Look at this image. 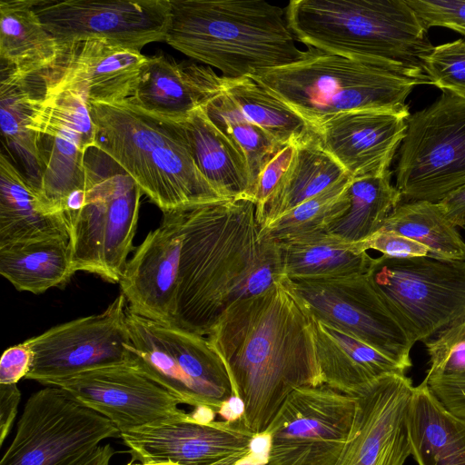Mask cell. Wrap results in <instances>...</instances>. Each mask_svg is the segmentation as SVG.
<instances>
[{
  "label": "cell",
  "instance_id": "obj_1",
  "mask_svg": "<svg viewBox=\"0 0 465 465\" xmlns=\"http://www.w3.org/2000/svg\"><path fill=\"white\" fill-rule=\"evenodd\" d=\"M206 337L230 374L246 425L257 436L265 433L293 390L324 384L314 316L287 279L231 305Z\"/></svg>",
  "mask_w": 465,
  "mask_h": 465
},
{
  "label": "cell",
  "instance_id": "obj_2",
  "mask_svg": "<svg viewBox=\"0 0 465 465\" xmlns=\"http://www.w3.org/2000/svg\"><path fill=\"white\" fill-rule=\"evenodd\" d=\"M261 231L249 198L184 208L174 325L207 336L231 305L286 279L278 242Z\"/></svg>",
  "mask_w": 465,
  "mask_h": 465
},
{
  "label": "cell",
  "instance_id": "obj_3",
  "mask_svg": "<svg viewBox=\"0 0 465 465\" xmlns=\"http://www.w3.org/2000/svg\"><path fill=\"white\" fill-rule=\"evenodd\" d=\"M164 41L226 78H252L306 54L285 8L262 0H170Z\"/></svg>",
  "mask_w": 465,
  "mask_h": 465
},
{
  "label": "cell",
  "instance_id": "obj_4",
  "mask_svg": "<svg viewBox=\"0 0 465 465\" xmlns=\"http://www.w3.org/2000/svg\"><path fill=\"white\" fill-rule=\"evenodd\" d=\"M285 12L295 39L309 47L388 65L430 84L423 60L433 45L406 0H292Z\"/></svg>",
  "mask_w": 465,
  "mask_h": 465
},
{
  "label": "cell",
  "instance_id": "obj_5",
  "mask_svg": "<svg viewBox=\"0 0 465 465\" xmlns=\"http://www.w3.org/2000/svg\"><path fill=\"white\" fill-rule=\"evenodd\" d=\"M87 105L94 146L116 162L163 213L223 198L198 170L180 123L127 100Z\"/></svg>",
  "mask_w": 465,
  "mask_h": 465
},
{
  "label": "cell",
  "instance_id": "obj_6",
  "mask_svg": "<svg viewBox=\"0 0 465 465\" xmlns=\"http://www.w3.org/2000/svg\"><path fill=\"white\" fill-rule=\"evenodd\" d=\"M252 78L312 130L348 112H386L408 118L406 99L420 84L391 66L312 47L302 59Z\"/></svg>",
  "mask_w": 465,
  "mask_h": 465
},
{
  "label": "cell",
  "instance_id": "obj_7",
  "mask_svg": "<svg viewBox=\"0 0 465 465\" xmlns=\"http://www.w3.org/2000/svg\"><path fill=\"white\" fill-rule=\"evenodd\" d=\"M133 362L182 404L220 413L234 397L230 374L206 336L127 309Z\"/></svg>",
  "mask_w": 465,
  "mask_h": 465
},
{
  "label": "cell",
  "instance_id": "obj_8",
  "mask_svg": "<svg viewBox=\"0 0 465 465\" xmlns=\"http://www.w3.org/2000/svg\"><path fill=\"white\" fill-rule=\"evenodd\" d=\"M367 275L413 344L465 315V261L381 255Z\"/></svg>",
  "mask_w": 465,
  "mask_h": 465
},
{
  "label": "cell",
  "instance_id": "obj_9",
  "mask_svg": "<svg viewBox=\"0 0 465 465\" xmlns=\"http://www.w3.org/2000/svg\"><path fill=\"white\" fill-rule=\"evenodd\" d=\"M407 124L395 187L402 202L439 203L465 185V98L443 92Z\"/></svg>",
  "mask_w": 465,
  "mask_h": 465
},
{
  "label": "cell",
  "instance_id": "obj_10",
  "mask_svg": "<svg viewBox=\"0 0 465 465\" xmlns=\"http://www.w3.org/2000/svg\"><path fill=\"white\" fill-rule=\"evenodd\" d=\"M120 434L67 391L47 386L27 399L0 465H64Z\"/></svg>",
  "mask_w": 465,
  "mask_h": 465
},
{
  "label": "cell",
  "instance_id": "obj_11",
  "mask_svg": "<svg viewBox=\"0 0 465 465\" xmlns=\"http://www.w3.org/2000/svg\"><path fill=\"white\" fill-rule=\"evenodd\" d=\"M356 397L326 384L293 390L272 420L264 465H335L348 440Z\"/></svg>",
  "mask_w": 465,
  "mask_h": 465
},
{
  "label": "cell",
  "instance_id": "obj_12",
  "mask_svg": "<svg viewBox=\"0 0 465 465\" xmlns=\"http://www.w3.org/2000/svg\"><path fill=\"white\" fill-rule=\"evenodd\" d=\"M31 129L42 173L39 195L50 212L63 214L65 199L85 189L84 155L95 144L87 103L74 91L46 85Z\"/></svg>",
  "mask_w": 465,
  "mask_h": 465
},
{
  "label": "cell",
  "instance_id": "obj_13",
  "mask_svg": "<svg viewBox=\"0 0 465 465\" xmlns=\"http://www.w3.org/2000/svg\"><path fill=\"white\" fill-rule=\"evenodd\" d=\"M121 293L101 313L54 326L25 342L33 362L25 379L47 385L81 371L133 361Z\"/></svg>",
  "mask_w": 465,
  "mask_h": 465
},
{
  "label": "cell",
  "instance_id": "obj_14",
  "mask_svg": "<svg viewBox=\"0 0 465 465\" xmlns=\"http://www.w3.org/2000/svg\"><path fill=\"white\" fill-rule=\"evenodd\" d=\"M33 9L60 50L79 42L105 39L141 52L152 42L165 40L170 0H33Z\"/></svg>",
  "mask_w": 465,
  "mask_h": 465
},
{
  "label": "cell",
  "instance_id": "obj_15",
  "mask_svg": "<svg viewBox=\"0 0 465 465\" xmlns=\"http://www.w3.org/2000/svg\"><path fill=\"white\" fill-rule=\"evenodd\" d=\"M314 318L346 331L382 352L406 371L414 345L389 311L367 273L329 280H288Z\"/></svg>",
  "mask_w": 465,
  "mask_h": 465
},
{
  "label": "cell",
  "instance_id": "obj_16",
  "mask_svg": "<svg viewBox=\"0 0 465 465\" xmlns=\"http://www.w3.org/2000/svg\"><path fill=\"white\" fill-rule=\"evenodd\" d=\"M109 419L121 431L187 419L181 401L143 373L133 361L91 369L50 381Z\"/></svg>",
  "mask_w": 465,
  "mask_h": 465
},
{
  "label": "cell",
  "instance_id": "obj_17",
  "mask_svg": "<svg viewBox=\"0 0 465 465\" xmlns=\"http://www.w3.org/2000/svg\"><path fill=\"white\" fill-rule=\"evenodd\" d=\"M414 387L405 374H386L356 395L352 425L335 465H403L411 455L409 415Z\"/></svg>",
  "mask_w": 465,
  "mask_h": 465
},
{
  "label": "cell",
  "instance_id": "obj_18",
  "mask_svg": "<svg viewBox=\"0 0 465 465\" xmlns=\"http://www.w3.org/2000/svg\"><path fill=\"white\" fill-rule=\"evenodd\" d=\"M256 436L242 416L203 421L192 413L184 420L144 425L120 434L131 462L179 465H209L237 452H250Z\"/></svg>",
  "mask_w": 465,
  "mask_h": 465
},
{
  "label": "cell",
  "instance_id": "obj_19",
  "mask_svg": "<svg viewBox=\"0 0 465 465\" xmlns=\"http://www.w3.org/2000/svg\"><path fill=\"white\" fill-rule=\"evenodd\" d=\"M184 209L163 213L127 261L119 282L128 310L142 317L173 324L177 306Z\"/></svg>",
  "mask_w": 465,
  "mask_h": 465
},
{
  "label": "cell",
  "instance_id": "obj_20",
  "mask_svg": "<svg viewBox=\"0 0 465 465\" xmlns=\"http://www.w3.org/2000/svg\"><path fill=\"white\" fill-rule=\"evenodd\" d=\"M147 58L105 39H91L60 50L54 65L43 74L47 86L74 91L86 103L116 104L133 95Z\"/></svg>",
  "mask_w": 465,
  "mask_h": 465
},
{
  "label": "cell",
  "instance_id": "obj_21",
  "mask_svg": "<svg viewBox=\"0 0 465 465\" xmlns=\"http://www.w3.org/2000/svg\"><path fill=\"white\" fill-rule=\"evenodd\" d=\"M407 119L386 112H348L313 131L323 150L353 179L391 172L407 133Z\"/></svg>",
  "mask_w": 465,
  "mask_h": 465
},
{
  "label": "cell",
  "instance_id": "obj_22",
  "mask_svg": "<svg viewBox=\"0 0 465 465\" xmlns=\"http://www.w3.org/2000/svg\"><path fill=\"white\" fill-rule=\"evenodd\" d=\"M223 87L224 77L210 66L156 54L147 58L133 95L126 100L147 113L181 123Z\"/></svg>",
  "mask_w": 465,
  "mask_h": 465
},
{
  "label": "cell",
  "instance_id": "obj_23",
  "mask_svg": "<svg viewBox=\"0 0 465 465\" xmlns=\"http://www.w3.org/2000/svg\"><path fill=\"white\" fill-rule=\"evenodd\" d=\"M314 340L324 384L341 392L355 396L381 376L406 372L375 348L316 318Z\"/></svg>",
  "mask_w": 465,
  "mask_h": 465
},
{
  "label": "cell",
  "instance_id": "obj_24",
  "mask_svg": "<svg viewBox=\"0 0 465 465\" xmlns=\"http://www.w3.org/2000/svg\"><path fill=\"white\" fill-rule=\"evenodd\" d=\"M0 124L3 142L19 159L25 177L40 193L41 165L31 126L45 94L43 73L25 75L1 64Z\"/></svg>",
  "mask_w": 465,
  "mask_h": 465
},
{
  "label": "cell",
  "instance_id": "obj_25",
  "mask_svg": "<svg viewBox=\"0 0 465 465\" xmlns=\"http://www.w3.org/2000/svg\"><path fill=\"white\" fill-rule=\"evenodd\" d=\"M49 237L70 238L64 215L50 212L39 193L1 153L0 246Z\"/></svg>",
  "mask_w": 465,
  "mask_h": 465
},
{
  "label": "cell",
  "instance_id": "obj_26",
  "mask_svg": "<svg viewBox=\"0 0 465 465\" xmlns=\"http://www.w3.org/2000/svg\"><path fill=\"white\" fill-rule=\"evenodd\" d=\"M320 145L315 133L294 144L291 164L256 215L262 230L301 203L350 178Z\"/></svg>",
  "mask_w": 465,
  "mask_h": 465
},
{
  "label": "cell",
  "instance_id": "obj_27",
  "mask_svg": "<svg viewBox=\"0 0 465 465\" xmlns=\"http://www.w3.org/2000/svg\"><path fill=\"white\" fill-rule=\"evenodd\" d=\"M116 163L95 146L84 155L85 203L70 231L74 271L104 278V239L113 172Z\"/></svg>",
  "mask_w": 465,
  "mask_h": 465
},
{
  "label": "cell",
  "instance_id": "obj_28",
  "mask_svg": "<svg viewBox=\"0 0 465 465\" xmlns=\"http://www.w3.org/2000/svg\"><path fill=\"white\" fill-rule=\"evenodd\" d=\"M409 430L418 465H465V420L450 411L424 380L414 387Z\"/></svg>",
  "mask_w": 465,
  "mask_h": 465
},
{
  "label": "cell",
  "instance_id": "obj_29",
  "mask_svg": "<svg viewBox=\"0 0 465 465\" xmlns=\"http://www.w3.org/2000/svg\"><path fill=\"white\" fill-rule=\"evenodd\" d=\"M180 124L198 170L221 196L252 199L250 173L241 149L211 122L202 108Z\"/></svg>",
  "mask_w": 465,
  "mask_h": 465
},
{
  "label": "cell",
  "instance_id": "obj_30",
  "mask_svg": "<svg viewBox=\"0 0 465 465\" xmlns=\"http://www.w3.org/2000/svg\"><path fill=\"white\" fill-rule=\"evenodd\" d=\"M277 242L284 276L293 282L365 274L373 260L359 242L328 232Z\"/></svg>",
  "mask_w": 465,
  "mask_h": 465
},
{
  "label": "cell",
  "instance_id": "obj_31",
  "mask_svg": "<svg viewBox=\"0 0 465 465\" xmlns=\"http://www.w3.org/2000/svg\"><path fill=\"white\" fill-rule=\"evenodd\" d=\"M59 46L33 9V0L0 1L1 64L25 75L52 68Z\"/></svg>",
  "mask_w": 465,
  "mask_h": 465
},
{
  "label": "cell",
  "instance_id": "obj_32",
  "mask_svg": "<svg viewBox=\"0 0 465 465\" xmlns=\"http://www.w3.org/2000/svg\"><path fill=\"white\" fill-rule=\"evenodd\" d=\"M74 272L68 237L0 246V273L20 292L43 293L64 285Z\"/></svg>",
  "mask_w": 465,
  "mask_h": 465
},
{
  "label": "cell",
  "instance_id": "obj_33",
  "mask_svg": "<svg viewBox=\"0 0 465 465\" xmlns=\"http://www.w3.org/2000/svg\"><path fill=\"white\" fill-rule=\"evenodd\" d=\"M143 193L135 181L116 163L104 239V279L108 282H120L128 254L133 250Z\"/></svg>",
  "mask_w": 465,
  "mask_h": 465
},
{
  "label": "cell",
  "instance_id": "obj_34",
  "mask_svg": "<svg viewBox=\"0 0 465 465\" xmlns=\"http://www.w3.org/2000/svg\"><path fill=\"white\" fill-rule=\"evenodd\" d=\"M391 173L353 178L349 187L350 206L327 232L351 242H361L381 230L390 213L402 202L391 183Z\"/></svg>",
  "mask_w": 465,
  "mask_h": 465
},
{
  "label": "cell",
  "instance_id": "obj_35",
  "mask_svg": "<svg viewBox=\"0 0 465 465\" xmlns=\"http://www.w3.org/2000/svg\"><path fill=\"white\" fill-rule=\"evenodd\" d=\"M381 230L395 232L426 246L429 257L465 261V242L439 203L401 202L390 213Z\"/></svg>",
  "mask_w": 465,
  "mask_h": 465
},
{
  "label": "cell",
  "instance_id": "obj_36",
  "mask_svg": "<svg viewBox=\"0 0 465 465\" xmlns=\"http://www.w3.org/2000/svg\"><path fill=\"white\" fill-rule=\"evenodd\" d=\"M223 92L241 112L282 145L295 144L314 134L292 109L250 77H224Z\"/></svg>",
  "mask_w": 465,
  "mask_h": 465
},
{
  "label": "cell",
  "instance_id": "obj_37",
  "mask_svg": "<svg viewBox=\"0 0 465 465\" xmlns=\"http://www.w3.org/2000/svg\"><path fill=\"white\" fill-rule=\"evenodd\" d=\"M202 109L211 122L242 152L252 182V198L262 168L285 145L280 144L251 122L224 92L212 99Z\"/></svg>",
  "mask_w": 465,
  "mask_h": 465
},
{
  "label": "cell",
  "instance_id": "obj_38",
  "mask_svg": "<svg viewBox=\"0 0 465 465\" xmlns=\"http://www.w3.org/2000/svg\"><path fill=\"white\" fill-rule=\"evenodd\" d=\"M351 180L344 179L296 206L262 229V234L282 242L327 232L350 206Z\"/></svg>",
  "mask_w": 465,
  "mask_h": 465
},
{
  "label": "cell",
  "instance_id": "obj_39",
  "mask_svg": "<svg viewBox=\"0 0 465 465\" xmlns=\"http://www.w3.org/2000/svg\"><path fill=\"white\" fill-rule=\"evenodd\" d=\"M430 357L426 379L465 376V315L424 342Z\"/></svg>",
  "mask_w": 465,
  "mask_h": 465
},
{
  "label": "cell",
  "instance_id": "obj_40",
  "mask_svg": "<svg viewBox=\"0 0 465 465\" xmlns=\"http://www.w3.org/2000/svg\"><path fill=\"white\" fill-rule=\"evenodd\" d=\"M430 84L444 93L465 98V40L433 46L423 60Z\"/></svg>",
  "mask_w": 465,
  "mask_h": 465
},
{
  "label": "cell",
  "instance_id": "obj_41",
  "mask_svg": "<svg viewBox=\"0 0 465 465\" xmlns=\"http://www.w3.org/2000/svg\"><path fill=\"white\" fill-rule=\"evenodd\" d=\"M427 29L441 26L465 36V0H406Z\"/></svg>",
  "mask_w": 465,
  "mask_h": 465
},
{
  "label": "cell",
  "instance_id": "obj_42",
  "mask_svg": "<svg viewBox=\"0 0 465 465\" xmlns=\"http://www.w3.org/2000/svg\"><path fill=\"white\" fill-rule=\"evenodd\" d=\"M359 245L363 252L375 250L387 257L410 258L429 255V249L426 246L391 231L381 230L359 242Z\"/></svg>",
  "mask_w": 465,
  "mask_h": 465
},
{
  "label": "cell",
  "instance_id": "obj_43",
  "mask_svg": "<svg viewBox=\"0 0 465 465\" xmlns=\"http://www.w3.org/2000/svg\"><path fill=\"white\" fill-rule=\"evenodd\" d=\"M294 153V144L282 147L265 164L256 181L252 199L260 208L272 195L288 170Z\"/></svg>",
  "mask_w": 465,
  "mask_h": 465
},
{
  "label": "cell",
  "instance_id": "obj_44",
  "mask_svg": "<svg viewBox=\"0 0 465 465\" xmlns=\"http://www.w3.org/2000/svg\"><path fill=\"white\" fill-rule=\"evenodd\" d=\"M424 381L450 411L465 420V376L425 378Z\"/></svg>",
  "mask_w": 465,
  "mask_h": 465
},
{
  "label": "cell",
  "instance_id": "obj_45",
  "mask_svg": "<svg viewBox=\"0 0 465 465\" xmlns=\"http://www.w3.org/2000/svg\"><path fill=\"white\" fill-rule=\"evenodd\" d=\"M32 362L33 352L25 341L6 349L0 360V384H16L28 374Z\"/></svg>",
  "mask_w": 465,
  "mask_h": 465
},
{
  "label": "cell",
  "instance_id": "obj_46",
  "mask_svg": "<svg viewBox=\"0 0 465 465\" xmlns=\"http://www.w3.org/2000/svg\"><path fill=\"white\" fill-rule=\"evenodd\" d=\"M21 391L16 384H0V445L9 435L17 414Z\"/></svg>",
  "mask_w": 465,
  "mask_h": 465
},
{
  "label": "cell",
  "instance_id": "obj_47",
  "mask_svg": "<svg viewBox=\"0 0 465 465\" xmlns=\"http://www.w3.org/2000/svg\"><path fill=\"white\" fill-rule=\"evenodd\" d=\"M439 203L454 226L465 228V185L449 193Z\"/></svg>",
  "mask_w": 465,
  "mask_h": 465
},
{
  "label": "cell",
  "instance_id": "obj_48",
  "mask_svg": "<svg viewBox=\"0 0 465 465\" xmlns=\"http://www.w3.org/2000/svg\"><path fill=\"white\" fill-rule=\"evenodd\" d=\"M115 453L116 450L111 444L99 445L92 451L64 465H110Z\"/></svg>",
  "mask_w": 465,
  "mask_h": 465
},
{
  "label": "cell",
  "instance_id": "obj_49",
  "mask_svg": "<svg viewBox=\"0 0 465 465\" xmlns=\"http://www.w3.org/2000/svg\"><path fill=\"white\" fill-rule=\"evenodd\" d=\"M249 452H237L214 461L209 465H249L247 462L242 460Z\"/></svg>",
  "mask_w": 465,
  "mask_h": 465
},
{
  "label": "cell",
  "instance_id": "obj_50",
  "mask_svg": "<svg viewBox=\"0 0 465 465\" xmlns=\"http://www.w3.org/2000/svg\"><path fill=\"white\" fill-rule=\"evenodd\" d=\"M127 465H179L173 461H160V462H150V463H136L129 462Z\"/></svg>",
  "mask_w": 465,
  "mask_h": 465
}]
</instances>
